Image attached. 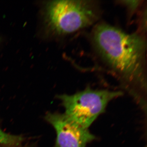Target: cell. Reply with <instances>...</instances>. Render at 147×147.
Segmentation results:
<instances>
[{
  "instance_id": "obj_1",
  "label": "cell",
  "mask_w": 147,
  "mask_h": 147,
  "mask_svg": "<svg viewBox=\"0 0 147 147\" xmlns=\"http://www.w3.org/2000/svg\"><path fill=\"white\" fill-rule=\"evenodd\" d=\"M92 41L102 60L121 79L146 88L147 43L144 36L102 23L93 29Z\"/></svg>"
},
{
  "instance_id": "obj_2",
  "label": "cell",
  "mask_w": 147,
  "mask_h": 147,
  "mask_svg": "<svg viewBox=\"0 0 147 147\" xmlns=\"http://www.w3.org/2000/svg\"><path fill=\"white\" fill-rule=\"evenodd\" d=\"M99 12L94 1H49L43 7V23L49 34L64 36L92 26L98 20Z\"/></svg>"
},
{
  "instance_id": "obj_3",
  "label": "cell",
  "mask_w": 147,
  "mask_h": 147,
  "mask_svg": "<svg viewBox=\"0 0 147 147\" xmlns=\"http://www.w3.org/2000/svg\"><path fill=\"white\" fill-rule=\"evenodd\" d=\"M122 94L120 91L93 90L88 87L74 94L58 95L57 98L61 101L66 115L81 126L88 129L105 111L111 100Z\"/></svg>"
},
{
  "instance_id": "obj_4",
  "label": "cell",
  "mask_w": 147,
  "mask_h": 147,
  "mask_svg": "<svg viewBox=\"0 0 147 147\" xmlns=\"http://www.w3.org/2000/svg\"><path fill=\"white\" fill-rule=\"evenodd\" d=\"M45 119L56 131L55 147H86L95 139L88 129L76 123L65 114L48 113Z\"/></svg>"
},
{
  "instance_id": "obj_5",
  "label": "cell",
  "mask_w": 147,
  "mask_h": 147,
  "mask_svg": "<svg viewBox=\"0 0 147 147\" xmlns=\"http://www.w3.org/2000/svg\"><path fill=\"white\" fill-rule=\"evenodd\" d=\"M24 138L21 136L7 134L0 128V145L17 146L21 144Z\"/></svg>"
},
{
  "instance_id": "obj_6",
  "label": "cell",
  "mask_w": 147,
  "mask_h": 147,
  "mask_svg": "<svg viewBox=\"0 0 147 147\" xmlns=\"http://www.w3.org/2000/svg\"><path fill=\"white\" fill-rule=\"evenodd\" d=\"M122 4L126 7L129 12L131 13H134L137 10L141 5L142 1H120Z\"/></svg>"
},
{
  "instance_id": "obj_7",
  "label": "cell",
  "mask_w": 147,
  "mask_h": 147,
  "mask_svg": "<svg viewBox=\"0 0 147 147\" xmlns=\"http://www.w3.org/2000/svg\"><path fill=\"white\" fill-rule=\"evenodd\" d=\"M0 147H30L26 146H22V145L18 146H9V145H0Z\"/></svg>"
}]
</instances>
